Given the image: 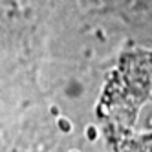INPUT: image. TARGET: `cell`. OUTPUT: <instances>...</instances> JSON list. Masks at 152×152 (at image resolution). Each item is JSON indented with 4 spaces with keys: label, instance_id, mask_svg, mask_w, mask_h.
<instances>
[{
    "label": "cell",
    "instance_id": "obj_1",
    "mask_svg": "<svg viewBox=\"0 0 152 152\" xmlns=\"http://www.w3.org/2000/svg\"><path fill=\"white\" fill-rule=\"evenodd\" d=\"M86 136L88 139H95V128H86Z\"/></svg>",
    "mask_w": 152,
    "mask_h": 152
},
{
    "label": "cell",
    "instance_id": "obj_3",
    "mask_svg": "<svg viewBox=\"0 0 152 152\" xmlns=\"http://www.w3.org/2000/svg\"><path fill=\"white\" fill-rule=\"evenodd\" d=\"M72 152H79V150H72Z\"/></svg>",
    "mask_w": 152,
    "mask_h": 152
},
{
    "label": "cell",
    "instance_id": "obj_2",
    "mask_svg": "<svg viewBox=\"0 0 152 152\" xmlns=\"http://www.w3.org/2000/svg\"><path fill=\"white\" fill-rule=\"evenodd\" d=\"M59 126H62V130H70V125H68L66 119H61V121H59Z\"/></svg>",
    "mask_w": 152,
    "mask_h": 152
}]
</instances>
